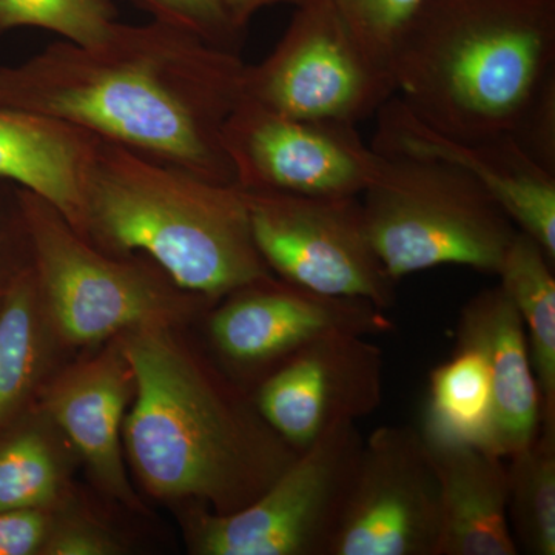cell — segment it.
I'll return each mask as SVG.
<instances>
[{"instance_id": "cell-19", "label": "cell", "mask_w": 555, "mask_h": 555, "mask_svg": "<svg viewBox=\"0 0 555 555\" xmlns=\"http://www.w3.org/2000/svg\"><path fill=\"white\" fill-rule=\"evenodd\" d=\"M554 261L539 243L518 230L496 275L524 323L540 397L542 426L555 429Z\"/></svg>"}, {"instance_id": "cell-9", "label": "cell", "mask_w": 555, "mask_h": 555, "mask_svg": "<svg viewBox=\"0 0 555 555\" xmlns=\"http://www.w3.org/2000/svg\"><path fill=\"white\" fill-rule=\"evenodd\" d=\"M241 192L255 244L273 275L318 294L393 308L398 281L372 246L360 196Z\"/></svg>"}, {"instance_id": "cell-25", "label": "cell", "mask_w": 555, "mask_h": 555, "mask_svg": "<svg viewBox=\"0 0 555 555\" xmlns=\"http://www.w3.org/2000/svg\"><path fill=\"white\" fill-rule=\"evenodd\" d=\"M327 3L369 56L392 72L393 53L426 0H292Z\"/></svg>"}, {"instance_id": "cell-6", "label": "cell", "mask_w": 555, "mask_h": 555, "mask_svg": "<svg viewBox=\"0 0 555 555\" xmlns=\"http://www.w3.org/2000/svg\"><path fill=\"white\" fill-rule=\"evenodd\" d=\"M16 206L33 255L40 298L73 345H94L173 312L169 292L149 270L93 246L60 211L28 190Z\"/></svg>"}, {"instance_id": "cell-8", "label": "cell", "mask_w": 555, "mask_h": 555, "mask_svg": "<svg viewBox=\"0 0 555 555\" xmlns=\"http://www.w3.org/2000/svg\"><path fill=\"white\" fill-rule=\"evenodd\" d=\"M266 60L246 65L243 98L288 118L358 126L396 96L390 69L372 60L327 3L295 7Z\"/></svg>"}, {"instance_id": "cell-16", "label": "cell", "mask_w": 555, "mask_h": 555, "mask_svg": "<svg viewBox=\"0 0 555 555\" xmlns=\"http://www.w3.org/2000/svg\"><path fill=\"white\" fill-rule=\"evenodd\" d=\"M133 374L120 345L68 371L47 396L51 418L67 434L98 483L133 505L137 496L124 466L122 429Z\"/></svg>"}, {"instance_id": "cell-17", "label": "cell", "mask_w": 555, "mask_h": 555, "mask_svg": "<svg viewBox=\"0 0 555 555\" xmlns=\"http://www.w3.org/2000/svg\"><path fill=\"white\" fill-rule=\"evenodd\" d=\"M422 437L440 483L443 531L438 555H517L507 520L505 459L454 438Z\"/></svg>"}, {"instance_id": "cell-23", "label": "cell", "mask_w": 555, "mask_h": 555, "mask_svg": "<svg viewBox=\"0 0 555 555\" xmlns=\"http://www.w3.org/2000/svg\"><path fill=\"white\" fill-rule=\"evenodd\" d=\"M61 489L60 462L42 434L24 430L0 443V513L47 509Z\"/></svg>"}, {"instance_id": "cell-21", "label": "cell", "mask_w": 555, "mask_h": 555, "mask_svg": "<svg viewBox=\"0 0 555 555\" xmlns=\"http://www.w3.org/2000/svg\"><path fill=\"white\" fill-rule=\"evenodd\" d=\"M507 460V520L518 553L554 555L555 429L542 426L531 444Z\"/></svg>"}, {"instance_id": "cell-13", "label": "cell", "mask_w": 555, "mask_h": 555, "mask_svg": "<svg viewBox=\"0 0 555 555\" xmlns=\"http://www.w3.org/2000/svg\"><path fill=\"white\" fill-rule=\"evenodd\" d=\"M229 295L210 320L214 346L233 366L269 374L332 332L375 337L396 327L386 310L364 299L318 294L276 275Z\"/></svg>"}, {"instance_id": "cell-10", "label": "cell", "mask_w": 555, "mask_h": 555, "mask_svg": "<svg viewBox=\"0 0 555 555\" xmlns=\"http://www.w3.org/2000/svg\"><path fill=\"white\" fill-rule=\"evenodd\" d=\"M440 483L418 429L383 426L364 438L328 555H438Z\"/></svg>"}, {"instance_id": "cell-26", "label": "cell", "mask_w": 555, "mask_h": 555, "mask_svg": "<svg viewBox=\"0 0 555 555\" xmlns=\"http://www.w3.org/2000/svg\"><path fill=\"white\" fill-rule=\"evenodd\" d=\"M153 17L192 33L218 49L238 53L243 33L230 17L222 0H137Z\"/></svg>"}, {"instance_id": "cell-12", "label": "cell", "mask_w": 555, "mask_h": 555, "mask_svg": "<svg viewBox=\"0 0 555 555\" xmlns=\"http://www.w3.org/2000/svg\"><path fill=\"white\" fill-rule=\"evenodd\" d=\"M369 338L323 335L259 383V414L298 454L332 427L357 423L382 403L383 352Z\"/></svg>"}, {"instance_id": "cell-1", "label": "cell", "mask_w": 555, "mask_h": 555, "mask_svg": "<svg viewBox=\"0 0 555 555\" xmlns=\"http://www.w3.org/2000/svg\"><path fill=\"white\" fill-rule=\"evenodd\" d=\"M238 53L153 21L94 46L61 40L0 65V108L62 120L210 181L235 184L222 129L243 98Z\"/></svg>"}, {"instance_id": "cell-15", "label": "cell", "mask_w": 555, "mask_h": 555, "mask_svg": "<svg viewBox=\"0 0 555 555\" xmlns=\"http://www.w3.org/2000/svg\"><path fill=\"white\" fill-rule=\"evenodd\" d=\"M456 339L483 353L492 387V447L507 459L539 436L542 397L524 323L502 284L467 302Z\"/></svg>"}, {"instance_id": "cell-3", "label": "cell", "mask_w": 555, "mask_h": 555, "mask_svg": "<svg viewBox=\"0 0 555 555\" xmlns=\"http://www.w3.org/2000/svg\"><path fill=\"white\" fill-rule=\"evenodd\" d=\"M392 75L398 100L433 129L511 137L555 78V0H426Z\"/></svg>"}, {"instance_id": "cell-24", "label": "cell", "mask_w": 555, "mask_h": 555, "mask_svg": "<svg viewBox=\"0 0 555 555\" xmlns=\"http://www.w3.org/2000/svg\"><path fill=\"white\" fill-rule=\"evenodd\" d=\"M115 22L108 0H0V35L35 27L56 33L68 42L94 46Z\"/></svg>"}, {"instance_id": "cell-30", "label": "cell", "mask_w": 555, "mask_h": 555, "mask_svg": "<svg viewBox=\"0 0 555 555\" xmlns=\"http://www.w3.org/2000/svg\"><path fill=\"white\" fill-rule=\"evenodd\" d=\"M228 9L233 24L241 31L246 30L248 22L266 7L276 5V3H292V0H222Z\"/></svg>"}, {"instance_id": "cell-22", "label": "cell", "mask_w": 555, "mask_h": 555, "mask_svg": "<svg viewBox=\"0 0 555 555\" xmlns=\"http://www.w3.org/2000/svg\"><path fill=\"white\" fill-rule=\"evenodd\" d=\"M40 294L33 268L11 278L0 305V429L30 392L39 356Z\"/></svg>"}, {"instance_id": "cell-5", "label": "cell", "mask_w": 555, "mask_h": 555, "mask_svg": "<svg viewBox=\"0 0 555 555\" xmlns=\"http://www.w3.org/2000/svg\"><path fill=\"white\" fill-rule=\"evenodd\" d=\"M360 201L372 246L396 281L441 266L496 275L518 232L483 185L441 160L383 156Z\"/></svg>"}, {"instance_id": "cell-11", "label": "cell", "mask_w": 555, "mask_h": 555, "mask_svg": "<svg viewBox=\"0 0 555 555\" xmlns=\"http://www.w3.org/2000/svg\"><path fill=\"white\" fill-rule=\"evenodd\" d=\"M235 184L308 196H361L383 156L357 126L288 118L241 98L222 129Z\"/></svg>"}, {"instance_id": "cell-4", "label": "cell", "mask_w": 555, "mask_h": 555, "mask_svg": "<svg viewBox=\"0 0 555 555\" xmlns=\"http://www.w3.org/2000/svg\"><path fill=\"white\" fill-rule=\"evenodd\" d=\"M82 236L102 251L147 254L175 284L221 298L273 276L243 192L101 139L83 190Z\"/></svg>"}, {"instance_id": "cell-28", "label": "cell", "mask_w": 555, "mask_h": 555, "mask_svg": "<svg viewBox=\"0 0 555 555\" xmlns=\"http://www.w3.org/2000/svg\"><path fill=\"white\" fill-rule=\"evenodd\" d=\"M53 529L46 509L0 513V555L42 554Z\"/></svg>"}, {"instance_id": "cell-18", "label": "cell", "mask_w": 555, "mask_h": 555, "mask_svg": "<svg viewBox=\"0 0 555 555\" xmlns=\"http://www.w3.org/2000/svg\"><path fill=\"white\" fill-rule=\"evenodd\" d=\"M98 142L72 124L0 108V179L47 201L82 235L83 190Z\"/></svg>"}, {"instance_id": "cell-7", "label": "cell", "mask_w": 555, "mask_h": 555, "mask_svg": "<svg viewBox=\"0 0 555 555\" xmlns=\"http://www.w3.org/2000/svg\"><path fill=\"white\" fill-rule=\"evenodd\" d=\"M363 443L356 422L332 427L250 505L232 514H199L195 553L328 555Z\"/></svg>"}, {"instance_id": "cell-2", "label": "cell", "mask_w": 555, "mask_h": 555, "mask_svg": "<svg viewBox=\"0 0 555 555\" xmlns=\"http://www.w3.org/2000/svg\"><path fill=\"white\" fill-rule=\"evenodd\" d=\"M134 398L122 440L145 489L232 514L257 500L298 452L254 400L177 345L164 324L124 332Z\"/></svg>"}, {"instance_id": "cell-29", "label": "cell", "mask_w": 555, "mask_h": 555, "mask_svg": "<svg viewBox=\"0 0 555 555\" xmlns=\"http://www.w3.org/2000/svg\"><path fill=\"white\" fill-rule=\"evenodd\" d=\"M116 553V545L102 535L101 532L93 531L90 528L60 529L51 532L42 554L50 555H108Z\"/></svg>"}, {"instance_id": "cell-20", "label": "cell", "mask_w": 555, "mask_h": 555, "mask_svg": "<svg viewBox=\"0 0 555 555\" xmlns=\"http://www.w3.org/2000/svg\"><path fill=\"white\" fill-rule=\"evenodd\" d=\"M420 433L494 451L492 387L483 353L456 343L454 356L430 374Z\"/></svg>"}, {"instance_id": "cell-14", "label": "cell", "mask_w": 555, "mask_h": 555, "mask_svg": "<svg viewBox=\"0 0 555 555\" xmlns=\"http://www.w3.org/2000/svg\"><path fill=\"white\" fill-rule=\"evenodd\" d=\"M371 145L389 158L451 164L483 185L511 221L555 262V175L529 158L511 137H449L416 118L397 96L379 108Z\"/></svg>"}, {"instance_id": "cell-27", "label": "cell", "mask_w": 555, "mask_h": 555, "mask_svg": "<svg viewBox=\"0 0 555 555\" xmlns=\"http://www.w3.org/2000/svg\"><path fill=\"white\" fill-rule=\"evenodd\" d=\"M511 138L529 158L555 175V78L537 94Z\"/></svg>"}]
</instances>
